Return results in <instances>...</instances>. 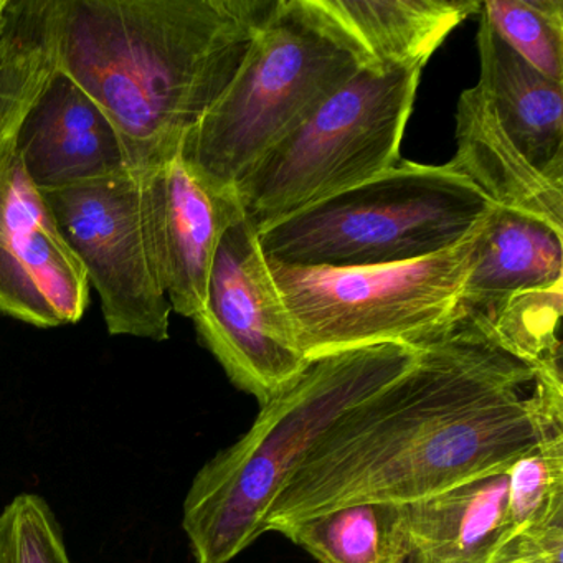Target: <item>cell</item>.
I'll return each mask as SVG.
<instances>
[{"label": "cell", "instance_id": "1", "mask_svg": "<svg viewBox=\"0 0 563 563\" xmlns=\"http://www.w3.org/2000/svg\"><path fill=\"white\" fill-rule=\"evenodd\" d=\"M410 345L417 361L349 408L306 454L273 500L263 532L338 507L411 504L500 473L550 427L519 357L486 301L461 299L450 319Z\"/></svg>", "mask_w": 563, "mask_h": 563}, {"label": "cell", "instance_id": "2", "mask_svg": "<svg viewBox=\"0 0 563 563\" xmlns=\"http://www.w3.org/2000/svg\"><path fill=\"white\" fill-rule=\"evenodd\" d=\"M276 0H42L55 70L117 128L128 163L147 173L242 67Z\"/></svg>", "mask_w": 563, "mask_h": 563}, {"label": "cell", "instance_id": "3", "mask_svg": "<svg viewBox=\"0 0 563 563\" xmlns=\"http://www.w3.org/2000/svg\"><path fill=\"white\" fill-rule=\"evenodd\" d=\"M415 361L417 347L397 342L309 361L263 405L252 428L194 477L183 527L197 563H230L255 543L283 484L319 438Z\"/></svg>", "mask_w": 563, "mask_h": 563}, {"label": "cell", "instance_id": "4", "mask_svg": "<svg viewBox=\"0 0 563 563\" xmlns=\"http://www.w3.org/2000/svg\"><path fill=\"white\" fill-rule=\"evenodd\" d=\"M362 65L311 0H276L229 87L180 157L210 189L235 194L255 164Z\"/></svg>", "mask_w": 563, "mask_h": 563}, {"label": "cell", "instance_id": "5", "mask_svg": "<svg viewBox=\"0 0 563 563\" xmlns=\"http://www.w3.org/2000/svg\"><path fill=\"white\" fill-rule=\"evenodd\" d=\"M496 207L450 163L400 161L266 227L258 242L268 262L295 268L398 265L460 245Z\"/></svg>", "mask_w": 563, "mask_h": 563}, {"label": "cell", "instance_id": "6", "mask_svg": "<svg viewBox=\"0 0 563 563\" xmlns=\"http://www.w3.org/2000/svg\"><path fill=\"white\" fill-rule=\"evenodd\" d=\"M420 75L362 67L269 150L235 189L256 232L397 166Z\"/></svg>", "mask_w": 563, "mask_h": 563}, {"label": "cell", "instance_id": "7", "mask_svg": "<svg viewBox=\"0 0 563 563\" xmlns=\"http://www.w3.org/2000/svg\"><path fill=\"white\" fill-rule=\"evenodd\" d=\"M484 223L446 252L398 265L295 268L268 262L306 361L411 344L443 324L460 305Z\"/></svg>", "mask_w": 563, "mask_h": 563}, {"label": "cell", "instance_id": "8", "mask_svg": "<svg viewBox=\"0 0 563 563\" xmlns=\"http://www.w3.org/2000/svg\"><path fill=\"white\" fill-rule=\"evenodd\" d=\"M41 194L100 295L108 332L167 341L173 308L157 262L146 173Z\"/></svg>", "mask_w": 563, "mask_h": 563}, {"label": "cell", "instance_id": "9", "mask_svg": "<svg viewBox=\"0 0 563 563\" xmlns=\"http://www.w3.org/2000/svg\"><path fill=\"white\" fill-rule=\"evenodd\" d=\"M192 321L230 382L255 397L260 407L308 367L258 232L243 209L223 232L206 302Z\"/></svg>", "mask_w": 563, "mask_h": 563}, {"label": "cell", "instance_id": "10", "mask_svg": "<svg viewBox=\"0 0 563 563\" xmlns=\"http://www.w3.org/2000/svg\"><path fill=\"white\" fill-rule=\"evenodd\" d=\"M90 282L15 150L0 164V312L35 328L75 324Z\"/></svg>", "mask_w": 563, "mask_h": 563}, {"label": "cell", "instance_id": "11", "mask_svg": "<svg viewBox=\"0 0 563 563\" xmlns=\"http://www.w3.org/2000/svg\"><path fill=\"white\" fill-rule=\"evenodd\" d=\"M157 262L170 308L194 319L206 302L210 269L223 232L240 216L235 194L202 183L180 153L146 173Z\"/></svg>", "mask_w": 563, "mask_h": 563}, {"label": "cell", "instance_id": "12", "mask_svg": "<svg viewBox=\"0 0 563 563\" xmlns=\"http://www.w3.org/2000/svg\"><path fill=\"white\" fill-rule=\"evenodd\" d=\"M15 153L38 192L133 170L110 118L57 70L22 121Z\"/></svg>", "mask_w": 563, "mask_h": 563}, {"label": "cell", "instance_id": "13", "mask_svg": "<svg viewBox=\"0 0 563 563\" xmlns=\"http://www.w3.org/2000/svg\"><path fill=\"white\" fill-rule=\"evenodd\" d=\"M364 67L423 70L479 0H311Z\"/></svg>", "mask_w": 563, "mask_h": 563}, {"label": "cell", "instance_id": "14", "mask_svg": "<svg viewBox=\"0 0 563 563\" xmlns=\"http://www.w3.org/2000/svg\"><path fill=\"white\" fill-rule=\"evenodd\" d=\"M451 166L500 209L533 217L563 233V180L540 173L514 146L483 85L461 93Z\"/></svg>", "mask_w": 563, "mask_h": 563}, {"label": "cell", "instance_id": "15", "mask_svg": "<svg viewBox=\"0 0 563 563\" xmlns=\"http://www.w3.org/2000/svg\"><path fill=\"white\" fill-rule=\"evenodd\" d=\"M479 81L504 133L532 166L563 180V84L530 67L479 11Z\"/></svg>", "mask_w": 563, "mask_h": 563}, {"label": "cell", "instance_id": "16", "mask_svg": "<svg viewBox=\"0 0 563 563\" xmlns=\"http://www.w3.org/2000/svg\"><path fill=\"white\" fill-rule=\"evenodd\" d=\"M509 470L407 504L408 563H489L507 536Z\"/></svg>", "mask_w": 563, "mask_h": 563}, {"label": "cell", "instance_id": "17", "mask_svg": "<svg viewBox=\"0 0 563 563\" xmlns=\"http://www.w3.org/2000/svg\"><path fill=\"white\" fill-rule=\"evenodd\" d=\"M563 286V233L496 207L481 232L463 299H499Z\"/></svg>", "mask_w": 563, "mask_h": 563}, {"label": "cell", "instance_id": "18", "mask_svg": "<svg viewBox=\"0 0 563 563\" xmlns=\"http://www.w3.org/2000/svg\"><path fill=\"white\" fill-rule=\"evenodd\" d=\"M279 533L318 563H408V506L364 503L316 514Z\"/></svg>", "mask_w": 563, "mask_h": 563}, {"label": "cell", "instance_id": "19", "mask_svg": "<svg viewBox=\"0 0 563 563\" xmlns=\"http://www.w3.org/2000/svg\"><path fill=\"white\" fill-rule=\"evenodd\" d=\"M54 74L42 0L11 2L0 29V164L15 150L22 121Z\"/></svg>", "mask_w": 563, "mask_h": 563}, {"label": "cell", "instance_id": "20", "mask_svg": "<svg viewBox=\"0 0 563 563\" xmlns=\"http://www.w3.org/2000/svg\"><path fill=\"white\" fill-rule=\"evenodd\" d=\"M481 12L530 67L563 84L562 0H487Z\"/></svg>", "mask_w": 563, "mask_h": 563}, {"label": "cell", "instance_id": "21", "mask_svg": "<svg viewBox=\"0 0 563 563\" xmlns=\"http://www.w3.org/2000/svg\"><path fill=\"white\" fill-rule=\"evenodd\" d=\"M562 512L563 433H559L543 438L509 467L507 536Z\"/></svg>", "mask_w": 563, "mask_h": 563}, {"label": "cell", "instance_id": "22", "mask_svg": "<svg viewBox=\"0 0 563 563\" xmlns=\"http://www.w3.org/2000/svg\"><path fill=\"white\" fill-rule=\"evenodd\" d=\"M0 563H71L42 497L22 494L0 514Z\"/></svg>", "mask_w": 563, "mask_h": 563}, {"label": "cell", "instance_id": "23", "mask_svg": "<svg viewBox=\"0 0 563 563\" xmlns=\"http://www.w3.org/2000/svg\"><path fill=\"white\" fill-rule=\"evenodd\" d=\"M489 563H563V512L510 532Z\"/></svg>", "mask_w": 563, "mask_h": 563}, {"label": "cell", "instance_id": "24", "mask_svg": "<svg viewBox=\"0 0 563 563\" xmlns=\"http://www.w3.org/2000/svg\"><path fill=\"white\" fill-rule=\"evenodd\" d=\"M12 0H0V29L4 25L5 14H8L9 8H11Z\"/></svg>", "mask_w": 563, "mask_h": 563}]
</instances>
